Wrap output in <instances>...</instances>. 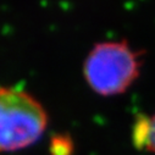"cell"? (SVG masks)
I'll return each mask as SVG.
<instances>
[{
  "label": "cell",
  "mask_w": 155,
  "mask_h": 155,
  "mask_svg": "<svg viewBox=\"0 0 155 155\" xmlns=\"http://www.w3.org/2000/svg\"><path fill=\"white\" fill-rule=\"evenodd\" d=\"M140 54L126 42L97 44L83 64V76L93 92L104 97L125 93L140 73Z\"/></svg>",
  "instance_id": "6da1fadb"
},
{
  "label": "cell",
  "mask_w": 155,
  "mask_h": 155,
  "mask_svg": "<svg viewBox=\"0 0 155 155\" xmlns=\"http://www.w3.org/2000/svg\"><path fill=\"white\" fill-rule=\"evenodd\" d=\"M47 125V112L34 97L16 88H0V153L34 144Z\"/></svg>",
  "instance_id": "7a4b0ae2"
},
{
  "label": "cell",
  "mask_w": 155,
  "mask_h": 155,
  "mask_svg": "<svg viewBox=\"0 0 155 155\" xmlns=\"http://www.w3.org/2000/svg\"><path fill=\"white\" fill-rule=\"evenodd\" d=\"M133 142L137 148L155 153V114L150 117H138L133 127Z\"/></svg>",
  "instance_id": "3957f363"
}]
</instances>
